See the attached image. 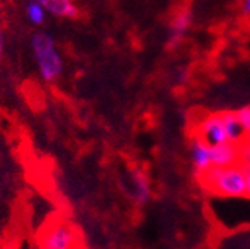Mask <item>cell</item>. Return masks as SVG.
Listing matches in <instances>:
<instances>
[{
	"mask_svg": "<svg viewBox=\"0 0 250 249\" xmlns=\"http://www.w3.org/2000/svg\"><path fill=\"white\" fill-rule=\"evenodd\" d=\"M204 190L229 199L246 197V172L240 164L228 167H211L197 176Z\"/></svg>",
	"mask_w": 250,
	"mask_h": 249,
	"instance_id": "obj_1",
	"label": "cell"
},
{
	"mask_svg": "<svg viewBox=\"0 0 250 249\" xmlns=\"http://www.w3.org/2000/svg\"><path fill=\"white\" fill-rule=\"evenodd\" d=\"M31 46H33L42 78L45 81L57 79L62 72V60L55 49L54 39L48 33L39 32L31 38Z\"/></svg>",
	"mask_w": 250,
	"mask_h": 249,
	"instance_id": "obj_2",
	"label": "cell"
},
{
	"mask_svg": "<svg viewBox=\"0 0 250 249\" xmlns=\"http://www.w3.org/2000/svg\"><path fill=\"white\" fill-rule=\"evenodd\" d=\"M192 135L198 136L201 140H204L210 146H217V145L229 142L222 112L206 115L198 122V126L195 127V132Z\"/></svg>",
	"mask_w": 250,
	"mask_h": 249,
	"instance_id": "obj_3",
	"label": "cell"
},
{
	"mask_svg": "<svg viewBox=\"0 0 250 249\" xmlns=\"http://www.w3.org/2000/svg\"><path fill=\"white\" fill-rule=\"evenodd\" d=\"M78 236L66 223H57L43 233L41 249H78Z\"/></svg>",
	"mask_w": 250,
	"mask_h": 249,
	"instance_id": "obj_4",
	"label": "cell"
},
{
	"mask_svg": "<svg viewBox=\"0 0 250 249\" xmlns=\"http://www.w3.org/2000/svg\"><path fill=\"white\" fill-rule=\"evenodd\" d=\"M192 24V12L191 9H180L174 14L168 24V36H167V48L174 49L182 44L188 30Z\"/></svg>",
	"mask_w": 250,
	"mask_h": 249,
	"instance_id": "obj_5",
	"label": "cell"
},
{
	"mask_svg": "<svg viewBox=\"0 0 250 249\" xmlns=\"http://www.w3.org/2000/svg\"><path fill=\"white\" fill-rule=\"evenodd\" d=\"M189 154H191L192 166H194V170H195L197 176L206 173L208 169L213 167L211 166V146L207 145L204 140H201L195 135L191 136Z\"/></svg>",
	"mask_w": 250,
	"mask_h": 249,
	"instance_id": "obj_6",
	"label": "cell"
},
{
	"mask_svg": "<svg viewBox=\"0 0 250 249\" xmlns=\"http://www.w3.org/2000/svg\"><path fill=\"white\" fill-rule=\"evenodd\" d=\"M131 181V199L137 206H145L150 200L152 188L147 175L142 169H133L130 175Z\"/></svg>",
	"mask_w": 250,
	"mask_h": 249,
	"instance_id": "obj_7",
	"label": "cell"
},
{
	"mask_svg": "<svg viewBox=\"0 0 250 249\" xmlns=\"http://www.w3.org/2000/svg\"><path fill=\"white\" fill-rule=\"evenodd\" d=\"M238 164V143H222L211 146V166L228 167Z\"/></svg>",
	"mask_w": 250,
	"mask_h": 249,
	"instance_id": "obj_8",
	"label": "cell"
},
{
	"mask_svg": "<svg viewBox=\"0 0 250 249\" xmlns=\"http://www.w3.org/2000/svg\"><path fill=\"white\" fill-rule=\"evenodd\" d=\"M33 2H38L43 9L57 17L76 18L79 15V9L73 0H33Z\"/></svg>",
	"mask_w": 250,
	"mask_h": 249,
	"instance_id": "obj_9",
	"label": "cell"
},
{
	"mask_svg": "<svg viewBox=\"0 0 250 249\" xmlns=\"http://www.w3.org/2000/svg\"><path fill=\"white\" fill-rule=\"evenodd\" d=\"M224 121H225V127L228 132V137L231 143H240L244 137L246 133L241 127V124L237 118V112L235 111H225L222 112Z\"/></svg>",
	"mask_w": 250,
	"mask_h": 249,
	"instance_id": "obj_10",
	"label": "cell"
},
{
	"mask_svg": "<svg viewBox=\"0 0 250 249\" xmlns=\"http://www.w3.org/2000/svg\"><path fill=\"white\" fill-rule=\"evenodd\" d=\"M238 164L244 170H250V136H246L238 143Z\"/></svg>",
	"mask_w": 250,
	"mask_h": 249,
	"instance_id": "obj_11",
	"label": "cell"
},
{
	"mask_svg": "<svg viewBox=\"0 0 250 249\" xmlns=\"http://www.w3.org/2000/svg\"><path fill=\"white\" fill-rule=\"evenodd\" d=\"M27 17L35 24H41L45 20V11L38 2H33V0H31V2L27 5Z\"/></svg>",
	"mask_w": 250,
	"mask_h": 249,
	"instance_id": "obj_12",
	"label": "cell"
},
{
	"mask_svg": "<svg viewBox=\"0 0 250 249\" xmlns=\"http://www.w3.org/2000/svg\"><path fill=\"white\" fill-rule=\"evenodd\" d=\"M235 112H237V118L241 124L246 136H250V106H243Z\"/></svg>",
	"mask_w": 250,
	"mask_h": 249,
	"instance_id": "obj_13",
	"label": "cell"
},
{
	"mask_svg": "<svg viewBox=\"0 0 250 249\" xmlns=\"http://www.w3.org/2000/svg\"><path fill=\"white\" fill-rule=\"evenodd\" d=\"M240 9H241V15L250 20V0H241Z\"/></svg>",
	"mask_w": 250,
	"mask_h": 249,
	"instance_id": "obj_14",
	"label": "cell"
},
{
	"mask_svg": "<svg viewBox=\"0 0 250 249\" xmlns=\"http://www.w3.org/2000/svg\"><path fill=\"white\" fill-rule=\"evenodd\" d=\"M246 172V197L250 199V170H244Z\"/></svg>",
	"mask_w": 250,
	"mask_h": 249,
	"instance_id": "obj_15",
	"label": "cell"
},
{
	"mask_svg": "<svg viewBox=\"0 0 250 249\" xmlns=\"http://www.w3.org/2000/svg\"><path fill=\"white\" fill-rule=\"evenodd\" d=\"M3 46H5V44H3V33H2V28H0V61H2V58H3Z\"/></svg>",
	"mask_w": 250,
	"mask_h": 249,
	"instance_id": "obj_16",
	"label": "cell"
},
{
	"mask_svg": "<svg viewBox=\"0 0 250 249\" xmlns=\"http://www.w3.org/2000/svg\"><path fill=\"white\" fill-rule=\"evenodd\" d=\"M0 249H15V248H14L12 245H5V246H2Z\"/></svg>",
	"mask_w": 250,
	"mask_h": 249,
	"instance_id": "obj_17",
	"label": "cell"
}]
</instances>
